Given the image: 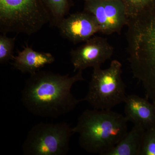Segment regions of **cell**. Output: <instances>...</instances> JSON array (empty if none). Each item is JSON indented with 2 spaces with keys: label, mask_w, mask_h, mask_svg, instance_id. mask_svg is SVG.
<instances>
[{
  "label": "cell",
  "mask_w": 155,
  "mask_h": 155,
  "mask_svg": "<svg viewBox=\"0 0 155 155\" xmlns=\"http://www.w3.org/2000/svg\"><path fill=\"white\" fill-rule=\"evenodd\" d=\"M82 71L72 76L40 70L30 75L21 91L22 104L31 114L42 118H57L68 114L84 101L71 92L76 82L84 81Z\"/></svg>",
  "instance_id": "6da1fadb"
},
{
  "label": "cell",
  "mask_w": 155,
  "mask_h": 155,
  "mask_svg": "<svg viewBox=\"0 0 155 155\" xmlns=\"http://www.w3.org/2000/svg\"><path fill=\"white\" fill-rule=\"evenodd\" d=\"M127 122L125 116L111 110H86L72 130L79 134V145L84 150L107 155L127 134Z\"/></svg>",
  "instance_id": "7a4b0ae2"
},
{
  "label": "cell",
  "mask_w": 155,
  "mask_h": 155,
  "mask_svg": "<svg viewBox=\"0 0 155 155\" xmlns=\"http://www.w3.org/2000/svg\"><path fill=\"white\" fill-rule=\"evenodd\" d=\"M128 61L155 86V10L128 19Z\"/></svg>",
  "instance_id": "3957f363"
},
{
  "label": "cell",
  "mask_w": 155,
  "mask_h": 155,
  "mask_svg": "<svg viewBox=\"0 0 155 155\" xmlns=\"http://www.w3.org/2000/svg\"><path fill=\"white\" fill-rule=\"evenodd\" d=\"M122 65L119 61H111L106 69L94 68L84 101L94 109L111 110L125 102L127 97L126 85L122 78Z\"/></svg>",
  "instance_id": "277c9868"
},
{
  "label": "cell",
  "mask_w": 155,
  "mask_h": 155,
  "mask_svg": "<svg viewBox=\"0 0 155 155\" xmlns=\"http://www.w3.org/2000/svg\"><path fill=\"white\" fill-rule=\"evenodd\" d=\"M74 134L67 122H39L28 131L22 143V153L24 155H67Z\"/></svg>",
  "instance_id": "5b68a950"
},
{
  "label": "cell",
  "mask_w": 155,
  "mask_h": 155,
  "mask_svg": "<svg viewBox=\"0 0 155 155\" xmlns=\"http://www.w3.org/2000/svg\"><path fill=\"white\" fill-rule=\"evenodd\" d=\"M84 10L94 17L100 32L104 34H119L128 22L122 0H87Z\"/></svg>",
  "instance_id": "8992f818"
},
{
  "label": "cell",
  "mask_w": 155,
  "mask_h": 155,
  "mask_svg": "<svg viewBox=\"0 0 155 155\" xmlns=\"http://www.w3.org/2000/svg\"><path fill=\"white\" fill-rule=\"evenodd\" d=\"M114 52V47L107 39L101 37H92L70 52L74 71H83L89 67L94 69L101 67L112 57Z\"/></svg>",
  "instance_id": "52a82bcc"
},
{
  "label": "cell",
  "mask_w": 155,
  "mask_h": 155,
  "mask_svg": "<svg viewBox=\"0 0 155 155\" xmlns=\"http://www.w3.org/2000/svg\"><path fill=\"white\" fill-rule=\"evenodd\" d=\"M58 25L62 35L75 44L85 42L100 32L99 27L94 17L85 11L63 18Z\"/></svg>",
  "instance_id": "ba28073f"
},
{
  "label": "cell",
  "mask_w": 155,
  "mask_h": 155,
  "mask_svg": "<svg viewBox=\"0 0 155 155\" xmlns=\"http://www.w3.org/2000/svg\"><path fill=\"white\" fill-rule=\"evenodd\" d=\"M125 117L134 125L145 130L155 127V104L136 95H127L125 101Z\"/></svg>",
  "instance_id": "9c48e42d"
},
{
  "label": "cell",
  "mask_w": 155,
  "mask_h": 155,
  "mask_svg": "<svg viewBox=\"0 0 155 155\" xmlns=\"http://www.w3.org/2000/svg\"><path fill=\"white\" fill-rule=\"evenodd\" d=\"M13 61L12 65L15 69L22 73L31 75L46 65L52 64L55 58L51 53L36 51L26 47L22 51H18Z\"/></svg>",
  "instance_id": "30bf717a"
},
{
  "label": "cell",
  "mask_w": 155,
  "mask_h": 155,
  "mask_svg": "<svg viewBox=\"0 0 155 155\" xmlns=\"http://www.w3.org/2000/svg\"><path fill=\"white\" fill-rule=\"evenodd\" d=\"M145 129L134 125L115 147L107 155H140Z\"/></svg>",
  "instance_id": "8fae6325"
},
{
  "label": "cell",
  "mask_w": 155,
  "mask_h": 155,
  "mask_svg": "<svg viewBox=\"0 0 155 155\" xmlns=\"http://www.w3.org/2000/svg\"><path fill=\"white\" fill-rule=\"evenodd\" d=\"M128 19L155 10V0H122Z\"/></svg>",
  "instance_id": "7c38bea8"
},
{
  "label": "cell",
  "mask_w": 155,
  "mask_h": 155,
  "mask_svg": "<svg viewBox=\"0 0 155 155\" xmlns=\"http://www.w3.org/2000/svg\"><path fill=\"white\" fill-rule=\"evenodd\" d=\"M51 16L60 22L70 6V0H42Z\"/></svg>",
  "instance_id": "4fadbf2b"
},
{
  "label": "cell",
  "mask_w": 155,
  "mask_h": 155,
  "mask_svg": "<svg viewBox=\"0 0 155 155\" xmlns=\"http://www.w3.org/2000/svg\"><path fill=\"white\" fill-rule=\"evenodd\" d=\"M15 38L8 37L5 35L0 36V63L4 64L14 58V49Z\"/></svg>",
  "instance_id": "5bb4252c"
},
{
  "label": "cell",
  "mask_w": 155,
  "mask_h": 155,
  "mask_svg": "<svg viewBox=\"0 0 155 155\" xmlns=\"http://www.w3.org/2000/svg\"><path fill=\"white\" fill-rule=\"evenodd\" d=\"M140 155H155V127L145 131Z\"/></svg>",
  "instance_id": "9a60e30c"
},
{
  "label": "cell",
  "mask_w": 155,
  "mask_h": 155,
  "mask_svg": "<svg viewBox=\"0 0 155 155\" xmlns=\"http://www.w3.org/2000/svg\"><path fill=\"white\" fill-rule=\"evenodd\" d=\"M84 2H85V1H87V0H84Z\"/></svg>",
  "instance_id": "2e32d148"
}]
</instances>
